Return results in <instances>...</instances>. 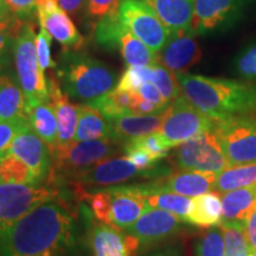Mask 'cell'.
<instances>
[{
  "mask_svg": "<svg viewBox=\"0 0 256 256\" xmlns=\"http://www.w3.org/2000/svg\"><path fill=\"white\" fill-rule=\"evenodd\" d=\"M48 88H49L50 104L55 110L57 124H58V140H57L56 150H60L69 146L74 142L78 121V104H72L69 101V96L62 90L60 83L57 78H48Z\"/></svg>",
  "mask_w": 256,
  "mask_h": 256,
  "instance_id": "cell-20",
  "label": "cell"
},
{
  "mask_svg": "<svg viewBox=\"0 0 256 256\" xmlns=\"http://www.w3.org/2000/svg\"><path fill=\"white\" fill-rule=\"evenodd\" d=\"M0 120L28 124L26 96L19 82L6 72H0Z\"/></svg>",
  "mask_w": 256,
  "mask_h": 256,
  "instance_id": "cell-22",
  "label": "cell"
},
{
  "mask_svg": "<svg viewBox=\"0 0 256 256\" xmlns=\"http://www.w3.org/2000/svg\"><path fill=\"white\" fill-rule=\"evenodd\" d=\"M174 162L178 168L220 174L228 168L226 154L214 130L186 140L177 147Z\"/></svg>",
  "mask_w": 256,
  "mask_h": 256,
  "instance_id": "cell-10",
  "label": "cell"
},
{
  "mask_svg": "<svg viewBox=\"0 0 256 256\" xmlns=\"http://www.w3.org/2000/svg\"><path fill=\"white\" fill-rule=\"evenodd\" d=\"M191 31L171 34L162 51L156 54L158 63L176 74L184 72L200 62L202 52Z\"/></svg>",
  "mask_w": 256,
  "mask_h": 256,
  "instance_id": "cell-19",
  "label": "cell"
},
{
  "mask_svg": "<svg viewBox=\"0 0 256 256\" xmlns=\"http://www.w3.org/2000/svg\"><path fill=\"white\" fill-rule=\"evenodd\" d=\"M121 0H87V12L92 18L102 19L119 10Z\"/></svg>",
  "mask_w": 256,
  "mask_h": 256,
  "instance_id": "cell-43",
  "label": "cell"
},
{
  "mask_svg": "<svg viewBox=\"0 0 256 256\" xmlns=\"http://www.w3.org/2000/svg\"><path fill=\"white\" fill-rule=\"evenodd\" d=\"M95 37L106 49L119 50L127 66H151L158 63L156 54L124 24L119 10L98 20Z\"/></svg>",
  "mask_w": 256,
  "mask_h": 256,
  "instance_id": "cell-5",
  "label": "cell"
},
{
  "mask_svg": "<svg viewBox=\"0 0 256 256\" xmlns=\"http://www.w3.org/2000/svg\"><path fill=\"white\" fill-rule=\"evenodd\" d=\"M92 256H132L126 234L106 223H92L89 232Z\"/></svg>",
  "mask_w": 256,
  "mask_h": 256,
  "instance_id": "cell-23",
  "label": "cell"
},
{
  "mask_svg": "<svg viewBox=\"0 0 256 256\" xmlns=\"http://www.w3.org/2000/svg\"><path fill=\"white\" fill-rule=\"evenodd\" d=\"M244 228L250 252H256V208L246 220Z\"/></svg>",
  "mask_w": 256,
  "mask_h": 256,
  "instance_id": "cell-47",
  "label": "cell"
},
{
  "mask_svg": "<svg viewBox=\"0 0 256 256\" xmlns=\"http://www.w3.org/2000/svg\"><path fill=\"white\" fill-rule=\"evenodd\" d=\"M58 196L56 188L46 185L0 182V235L32 209Z\"/></svg>",
  "mask_w": 256,
  "mask_h": 256,
  "instance_id": "cell-9",
  "label": "cell"
},
{
  "mask_svg": "<svg viewBox=\"0 0 256 256\" xmlns=\"http://www.w3.org/2000/svg\"><path fill=\"white\" fill-rule=\"evenodd\" d=\"M10 11L18 20L31 22L37 12V0H5Z\"/></svg>",
  "mask_w": 256,
  "mask_h": 256,
  "instance_id": "cell-42",
  "label": "cell"
},
{
  "mask_svg": "<svg viewBox=\"0 0 256 256\" xmlns=\"http://www.w3.org/2000/svg\"><path fill=\"white\" fill-rule=\"evenodd\" d=\"M136 92L142 96V98H145V100L151 101L153 104H158L162 108H168L170 106L168 102L165 101V98H162V92L158 90V88H156L151 81L142 83L139 87V89L136 90Z\"/></svg>",
  "mask_w": 256,
  "mask_h": 256,
  "instance_id": "cell-45",
  "label": "cell"
},
{
  "mask_svg": "<svg viewBox=\"0 0 256 256\" xmlns=\"http://www.w3.org/2000/svg\"><path fill=\"white\" fill-rule=\"evenodd\" d=\"M37 16L40 26L66 50H78L82 46L83 37L60 6L58 0H37Z\"/></svg>",
  "mask_w": 256,
  "mask_h": 256,
  "instance_id": "cell-17",
  "label": "cell"
},
{
  "mask_svg": "<svg viewBox=\"0 0 256 256\" xmlns=\"http://www.w3.org/2000/svg\"><path fill=\"white\" fill-rule=\"evenodd\" d=\"M63 92L76 101L92 102L113 90L116 74L107 64L86 54L66 51L56 66Z\"/></svg>",
  "mask_w": 256,
  "mask_h": 256,
  "instance_id": "cell-3",
  "label": "cell"
},
{
  "mask_svg": "<svg viewBox=\"0 0 256 256\" xmlns=\"http://www.w3.org/2000/svg\"><path fill=\"white\" fill-rule=\"evenodd\" d=\"M124 156L133 162L138 168L142 171H153L156 170V160L147 153L145 150L133 146H122Z\"/></svg>",
  "mask_w": 256,
  "mask_h": 256,
  "instance_id": "cell-41",
  "label": "cell"
},
{
  "mask_svg": "<svg viewBox=\"0 0 256 256\" xmlns=\"http://www.w3.org/2000/svg\"><path fill=\"white\" fill-rule=\"evenodd\" d=\"M100 139H115L110 122L100 110L88 102L78 104V121L74 142Z\"/></svg>",
  "mask_w": 256,
  "mask_h": 256,
  "instance_id": "cell-25",
  "label": "cell"
},
{
  "mask_svg": "<svg viewBox=\"0 0 256 256\" xmlns=\"http://www.w3.org/2000/svg\"><path fill=\"white\" fill-rule=\"evenodd\" d=\"M174 34L191 31L194 0H142Z\"/></svg>",
  "mask_w": 256,
  "mask_h": 256,
  "instance_id": "cell-21",
  "label": "cell"
},
{
  "mask_svg": "<svg viewBox=\"0 0 256 256\" xmlns=\"http://www.w3.org/2000/svg\"><path fill=\"white\" fill-rule=\"evenodd\" d=\"M84 0H58V4L66 14H76L82 8Z\"/></svg>",
  "mask_w": 256,
  "mask_h": 256,
  "instance_id": "cell-48",
  "label": "cell"
},
{
  "mask_svg": "<svg viewBox=\"0 0 256 256\" xmlns=\"http://www.w3.org/2000/svg\"><path fill=\"white\" fill-rule=\"evenodd\" d=\"M228 168L256 162V118L235 115L215 121L214 126Z\"/></svg>",
  "mask_w": 256,
  "mask_h": 256,
  "instance_id": "cell-7",
  "label": "cell"
},
{
  "mask_svg": "<svg viewBox=\"0 0 256 256\" xmlns=\"http://www.w3.org/2000/svg\"><path fill=\"white\" fill-rule=\"evenodd\" d=\"M119 16L134 36L156 54L162 51L172 34L151 8L142 0H122L119 6Z\"/></svg>",
  "mask_w": 256,
  "mask_h": 256,
  "instance_id": "cell-11",
  "label": "cell"
},
{
  "mask_svg": "<svg viewBox=\"0 0 256 256\" xmlns=\"http://www.w3.org/2000/svg\"><path fill=\"white\" fill-rule=\"evenodd\" d=\"M164 112L158 114H126L110 120L115 139L120 144L158 132Z\"/></svg>",
  "mask_w": 256,
  "mask_h": 256,
  "instance_id": "cell-24",
  "label": "cell"
},
{
  "mask_svg": "<svg viewBox=\"0 0 256 256\" xmlns=\"http://www.w3.org/2000/svg\"><path fill=\"white\" fill-rule=\"evenodd\" d=\"M222 217V197L218 192H206L192 198V208L184 222L200 228L218 226Z\"/></svg>",
  "mask_w": 256,
  "mask_h": 256,
  "instance_id": "cell-27",
  "label": "cell"
},
{
  "mask_svg": "<svg viewBox=\"0 0 256 256\" xmlns=\"http://www.w3.org/2000/svg\"><path fill=\"white\" fill-rule=\"evenodd\" d=\"M0 182H2V174H0Z\"/></svg>",
  "mask_w": 256,
  "mask_h": 256,
  "instance_id": "cell-51",
  "label": "cell"
},
{
  "mask_svg": "<svg viewBox=\"0 0 256 256\" xmlns=\"http://www.w3.org/2000/svg\"><path fill=\"white\" fill-rule=\"evenodd\" d=\"M249 256H256V252H250V254H249Z\"/></svg>",
  "mask_w": 256,
  "mask_h": 256,
  "instance_id": "cell-50",
  "label": "cell"
},
{
  "mask_svg": "<svg viewBox=\"0 0 256 256\" xmlns=\"http://www.w3.org/2000/svg\"><path fill=\"white\" fill-rule=\"evenodd\" d=\"M218 226L223 232L226 256H249L250 248L246 235V223L220 222Z\"/></svg>",
  "mask_w": 256,
  "mask_h": 256,
  "instance_id": "cell-32",
  "label": "cell"
},
{
  "mask_svg": "<svg viewBox=\"0 0 256 256\" xmlns=\"http://www.w3.org/2000/svg\"><path fill=\"white\" fill-rule=\"evenodd\" d=\"M14 57L17 80L28 104L50 102L48 80L38 62L36 34L31 22H23L16 32Z\"/></svg>",
  "mask_w": 256,
  "mask_h": 256,
  "instance_id": "cell-4",
  "label": "cell"
},
{
  "mask_svg": "<svg viewBox=\"0 0 256 256\" xmlns=\"http://www.w3.org/2000/svg\"><path fill=\"white\" fill-rule=\"evenodd\" d=\"M28 124L49 146L51 153L55 151L58 140V124L55 110L50 102L28 104Z\"/></svg>",
  "mask_w": 256,
  "mask_h": 256,
  "instance_id": "cell-28",
  "label": "cell"
},
{
  "mask_svg": "<svg viewBox=\"0 0 256 256\" xmlns=\"http://www.w3.org/2000/svg\"><path fill=\"white\" fill-rule=\"evenodd\" d=\"M184 220L174 214L162 209L148 208L139 220L124 232L133 242L136 252L151 247L176 235Z\"/></svg>",
  "mask_w": 256,
  "mask_h": 256,
  "instance_id": "cell-13",
  "label": "cell"
},
{
  "mask_svg": "<svg viewBox=\"0 0 256 256\" xmlns=\"http://www.w3.org/2000/svg\"><path fill=\"white\" fill-rule=\"evenodd\" d=\"M17 30H0V72L8 66L10 54L14 50Z\"/></svg>",
  "mask_w": 256,
  "mask_h": 256,
  "instance_id": "cell-44",
  "label": "cell"
},
{
  "mask_svg": "<svg viewBox=\"0 0 256 256\" xmlns=\"http://www.w3.org/2000/svg\"><path fill=\"white\" fill-rule=\"evenodd\" d=\"M78 243L75 218L52 200L32 209L0 235V256H68Z\"/></svg>",
  "mask_w": 256,
  "mask_h": 256,
  "instance_id": "cell-1",
  "label": "cell"
},
{
  "mask_svg": "<svg viewBox=\"0 0 256 256\" xmlns=\"http://www.w3.org/2000/svg\"><path fill=\"white\" fill-rule=\"evenodd\" d=\"M28 124L0 120V158L8 154L16 136Z\"/></svg>",
  "mask_w": 256,
  "mask_h": 256,
  "instance_id": "cell-40",
  "label": "cell"
},
{
  "mask_svg": "<svg viewBox=\"0 0 256 256\" xmlns=\"http://www.w3.org/2000/svg\"><path fill=\"white\" fill-rule=\"evenodd\" d=\"M256 208V184L236 188L222 194V217L220 222H241L246 220Z\"/></svg>",
  "mask_w": 256,
  "mask_h": 256,
  "instance_id": "cell-26",
  "label": "cell"
},
{
  "mask_svg": "<svg viewBox=\"0 0 256 256\" xmlns=\"http://www.w3.org/2000/svg\"><path fill=\"white\" fill-rule=\"evenodd\" d=\"M217 174L214 172L182 170V172L166 176L153 183L136 184V188L138 194L144 198L152 192H174L194 198L214 190Z\"/></svg>",
  "mask_w": 256,
  "mask_h": 256,
  "instance_id": "cell-15",
  "label": "cell"
},
{
  "mask_svg": "<svg viewBox=\"0 0 256 256\" xmlns=\"http://www.w3.org/2000/svg\"><path fill=\"white\" fill-rule=\"evenodd\" d=\"M235 70L243 78H256V42L238 54L235 60Z\"/></svg>",
  "mask_w": 256,
  "mask_h": 256,
  "instance_id": "cell-38",
  "label": "cell"
},
{
  "mask_svg": "<svg viewBox=\"0 0 256 256\" xmlns=\"http://www.w3.org/2000/svg\"><path fill=\"white\" fill-rule=\"evenodd\" d=\"M194 256H226L222 229L211 226L194 243Z\"/></svg>",
  "mask_w": 256,
  "mask_h": 256,
  "instance_id": "cell-35",
  "label": "cell"
},
{
  "mask_svg": "<svg viewBox=\"0 0 256 256\" xmlns=\"http://www.w3.org/2000/svg\"><path fill=\"white\" fill-rule=\"evenodd\" d=\"M22 23L10 11L5 0H0V30H18Z\"/></svg>",
  "mask_w": 256,
  "mask_h": 256,
  "instance_id": "cell-46",
  "label": "cell"
},
{
  "mask_svg": "<svg viewBox=\"0 0 256 256\" xmlns=\"http://www.w3.org/2000/svg\"><path fill=\"white\" fill-rule=\"evenodd\" d=\"M158 174L159 171L156 168L153 171H142V170L138 168L130 160H128L124 156L106 159L92 166V168L70 179V182L78 186H83V185L110 186V185L127 183V182L136 178L151 177V176Z\"/></svg>",
  "mask_w": 256,
  "mask_h": 256,
  "instance_id": "cell-14",
  "label": "cell"
},
{
  "mask_svg": "<svg viewBox=\"0 0 256 256\" xmlns=\"http://www.w3.org/2000/svg\"><path fill=\"white\" fill-rule=\"evenodd\" d=\"M252 0H194L191 32L206 34L230 28L243 17Z\"/></svg>",
  "mask_w": 256,
  "mask_h": 256,
  "instance_id": "cell-12",
  "label": "cell"
},
{
  "mask_svg": "<svg viewBox=\"0 0 256 256\" xmlns=\"http://www.w3.org/2000/svg\"><path fill=\"white\" fill-rule=\"evenodd\" d=\"M124 146H133L145 150L156 162H160L162 158H165L168 154L170 150H171L168 144H166L164 138L160 136L159 132L128 140L127 142L124 144Z\"/></svg>",
  "mask_w": 256,
  "mask_h": 256,
  "instance_id": "cell-36",
  "label": "cell"
},
{
  "mask_svg": "<svg viewBox=\"0 0 256 256\" xmlns=\"http://www.w3.org/2000/svg\"><path fill=\"white\" fill-rule=\"evenodd\" d=\"M177 78L182 94L214 121L256 110L254 86L186 72H178Z\"/></svg>",
  "mask_w": 256,
  "mask_h": 256,
  "instance_id": "cell-2",
  "label": "cell"
},
{
  "mask_svg": "<svg viewBox=\"0 0 256 256\" xmlns=\"http://www.w3.org/2000/svg\"><path fill=\"white\" fill-rule=\"evenodd\" d=\"M119 151H122V144L115 139L72 142L52 153V168L60 178L70 180L98 162L113 158Z\"/></svg>",
  "mask_w": 256,
  "mask_h": 256,
  "instance_id": "cell-6",
  "label": "cell"
},
{
  "mask_svg": "<svg viewBox=\"0 0 256 256\" xmlns=\"http://www.w3.org/2000/svg\"><path fill=\"white\" fill-rule=\"evenodd\" d=\"M148 208L162 209L185 218L192 208V198L174 192H152L145 197Z\"/></svg>",
  "mask_w": 256,
  "mask_h": 256,
  "instance_id": "cell-31",
  "label": "cell"
},
{
  "mask_svg": "<svg viewBox=\"0 0 256 256\" xmlns=\"http://www.w3.org/2000/svg\"><path fill=\"white\" fill-rule=\"evenodd\" d=\"M214 126L215 121L194 107L184 95H180L164 110V119L158 132L172 148L191 138L214 130Z\"/></svg>",
  "mask_w": 256,
  "mask_h": 256,
  "instance_id": "cell-8",
  "label": "cell"
},
{
  "mask_svg": "<svg viewBox=\"0 0 256 256\" xmlns=\"http://www.w3.org/2000/svg\"><path fill=\"white\" fill-rule=\"evenodd\" d=\"M8 153L18 156L31 168L36 184H42L51 174L52 154L49 146L30 124L16 136Z\"/></svg>",
  "mask_w": 256,
  "mask_h": 256,
  "instance_id": "cell-16",
  "label": "cell"
},
{
  "mask_svg": "<svg viewBox=\"0 0 256 256\" xmlns=\"http://www.w3.org/2000/svg\"><path fill=\"white\" fill-rule=\"evenodd\" d=\"M2 182L18 184H36L31 168L23 160L11 153L0 158Z\"/></svg>",
  "mask_w": 256,
  "mask_h": 256,
  "instance_id": "cell-33",
  "label": "cell"
},
{
  "mask_svg": "<svg viewBox=\"0 0 256 256\" xmlns=\"http://www.w3.org/2000/svg\"><path fill=\"white\" fill-rule=\"evenodd\" d=\"M51 37L50 34L43 26H40V34L36 36V50L38 56V62L42 70L46 72V70L56 68L57 64L51 58Z\"/></svg>",
  "mask_w": 256,
  "mask_h": 256,
  "instance_id": "cell-39",
  "label": "cell"
},
{
  "mask_svg": "<svg viewBox=\"0 0 256 256\" xmlns=\"http://www.w3.org/2000/svg\"><path fill=\"white\" fill-rule=\"evenodd\" d=\"M146 256H180V252L177 248H165L162 250H158Z\"/></svg>",
  "mask_w": 256,
  "mask_h": 256,
  "instance_id": "cell-49",
  "label": "cell"
},
{
  "mask_svg": "<svg viewBox=\"0 0 256 256\" xmlns=\"http://www.w3.org/2000/svg\"><path fill=\"white\" fill-rule=\"evenodd\" d=\"M151 81V66H127L116 89L124 92H136L142 83Z\"/></svg>",
  "mask_w": 256,
  "mask_h": 256,
  "instance_id": "cell-37",
  "label": "cell"
},
{
  "mask_svg": "<svg viewBox=\"0 0 256 256\" xmlns=\"http://www.w3.org/2000/svg\"><path fill=\"white\" fill-rule=\"evenodd\" d=\"M106 191L108 192L107 224L115 228L127 229L148 209L145 198L134 191L132 184L106 188Z\"/></svg>",
  "mask_w": 256,
  "mask_h": 256,
  "instance_id": "cell-18",
  "label": "cell"
},
{
  "mask_svg": "<svg viewBox=\"0 0 256 256\" xmlns=\"http://www.w3.org/2000/svg\"><path fill=\"white\" fill-rule=\"evenodd\" d=\"M256 184V162L234 166L217 174L214 191L220 194Z\"/></svg>",
  "mask_w": 256,
  "mask_h": 256,
  "instance_id": "cell-30",
  "label": "cell"
},
{
  "mask_svg": "<svg viewBox=\"0 0 256 256\" xmlns=\"http://www.w3.org/2000/svg\"><path fill=\"white\" fill-rule=\"evenodd\" d=\"M151 82L162 92V98L168 104L174 102L182 95V89L177 78V74L165 68L160 63L151 66Z\"/></svg>",
  "mask_w": 256,
  "mask_h": 256,
  "instance_id": "cell-34",
  "label": "cell"
},
{
  "mask_svg": "<svg viewBox=\"0 0 256 256\" xmlns=\"http://www.w3.org/2000/svg\"><path fill=\"white\" fill-rule=\"evenodd\" d=\"M136 92H124L114 88L107 94L88 102L98 110L108 121L126 114H134L133 106Z\"/></svg>",
  "mask_w": 256,
  "mask_h": 256,
  "instance_id": "cell-29",
  "label": "cell"
}]
</instances>
